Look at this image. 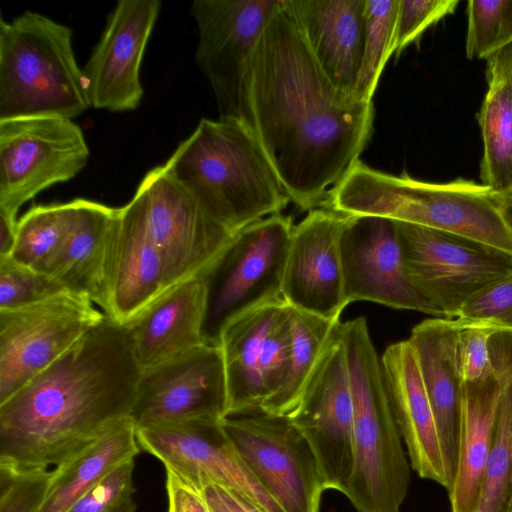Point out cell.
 <instances>
[{
	"mask_svg": "<svg viewBox=\"0 0 512 512\" xmlns=\"http://www.w3.org/2000/svg\"><path fill=\"white\" fill-rule=\"evenodd\" d=\"M167 512H211L201 491L190 485L174 471L165 468Z\"/></svg>",
	"mask_w": 512,
	"mask_h": 512,
	"instance_id": "cell-41",
	"label": "cell"
},
{
	"mask_svg": "<svg viewBox=\"0 0 512 512\" xmlns=\"http://www.w3.org/2000/svg\"><path fill=\"white\" fill-rule=\"evenodd\" d=\"M405 272L447 319L488 285L512 274V255L460 235L393 221Z\"/></svg>",
	"mask_w": 512,
	"mask_h": 512,
	"instance_id": "cell-9",
	"label": "cell"
},
{
	"mask_svg": "<svg viewBox=\"0 0 512 512\" xmlns=\"http://www.w3.org/2000/svg\"><path fill=\"white\" fill-rule=\"evenodd\" d=\"M72 201L74 211L68 233L47 274L69 292L100 307L107 250L119 208L84 198Z\"/></svg>",
	"mask_w": 512,
	"mask_h": 512,
	"instance_id": "cell-26",
	"label": "cell"
},
{
	"mask_svg": "<svg viewBox=\"0 0 512 512\" xmlns=\"http://www.w3.org/2000/svg\"><path fill=\"white\" fill-rule=\"evenodd\" d=\"M381 366L391 407L409 454L410 465L423 479L448 492V480L433 411L414 350L408 340L389 345Z\"/></svg>",
	"mask_w": 512,
	"mask_h": 512,
	"instance_id": "cell-23",
	"label": "cell"
},
{
	"mask_svg": "<svg viewBox=\"0 0 512 512\" xmlns=\"http://www.w3.org/2000/svg\"><path fill=\"white\" fill-rule=\"evenodd\" d=\"M323 206L344 215L381 217L460 235L512 255V231L493 191L471 180L427 182L358 160Z\"/></svg>",
	"mask_w": 512,
	"mask_h": 512,
	"instance_id": "cell-4",
	"label": "cell"
},
{
	"mask_svg": "<svg viewBox=\"0 0 512 512\" xmlns=\"http://www.w3.org/2000/svg\"><path fill=\"white\" fill-rule=\"evenodd\" d=\"M399 0H366L362 58L355 86L361 101H373L382 71L394 54Z\"/></svg>",
	"mask_w": 512,
	"mask_h": 512,
	"instance_id": "cell-33",
	"label": "cell"
},
{
	"mask_svg": "<svg viewBox=\"0 0 512 512\" xmlns=\"http://www.w3.org/2000/svg\"><path fill=\"white\" fill-rule=\"evenodd\" d=\"M507 62L512 79V44L501 50Z\"/></svg>",
	"mask_w": 512,
	"mask_h": 512,
	"instance_id": "cell-45",
	"label": "cell"
},
{
	"mask_svg": "<svg viewBox=\"0 0 512 512\" xmlns=\"http://www.w3.org/2000/svg\"><path fill=\"white\" fill-rule=\"evenodd\" d=\"M282 7L329 80L355 95L366 0H282Z\"/></svg>",
	"mask_w": 512,
	"mask_h": 512,
	"instance_id": "cell-25",
	"label": "cell"
},
{
	"mask_svg": "<svg viewBox=\"0 0 512 512\" xmlns=\"http://www.w3.org/2000/svg\"><path fill=\"white\" fill-rule=\"evenodd\" d=\"M508 512H512V479H511V490H510V500H509Z\"/></svg>",
	"mask_w": 512,
	"mask_h": 512,
	"instance_id": "cell-46",
	"label": "cell"
},
{
	"mask_svg": "<svg viewBox=\"0 0 512 512\" xmlns=\"http://www.w3.org/2000/svg\"><path fill=\"white\" fill-rule=\"evenodd\" d=\"M341 252L348 305L370 301L440 317L405 272L392 220L349 216L341 239Z\"/></svg>",
	"mask_w": 512,
	"mask_h": 512,
	"instance_id": "cell-20",
	"label": "cell"
},
{
	"mask_svg": "<svg viewBox=\"0 0 512 512\" xmlns=\"http://www.w3.org/2000/svg\"><path fill=\"white\" fill-rule=\"evenodd\" d=\"M175 285L138 203L131 198L119 208L107 250L101 310L125 325Z\"/></svg>",
	"mask_w": 512,
	"mask_h": 512,
	"instance_id": "cell-21",
	"label": "cell"
},
{
	"mask_svg": "<svg viewBox=\"0 0 512 512\" xmlns=\"http://www.w3.org/2000/svg\"><path fill=\"white\" fill-rule=\"evenodd\" d=\"M164 166L234 233L281 213L291 201L254 131L238 121L202 118Z\"/></svg>",
	"mask_w": 512,
	"mask_h": 512,
	"instance_id": "cell-3",
	"label": "cell"
},
{
	"mask_svg": "<svg viewBox=\"0 0 512 512\" xmlns=\"http://www.w3.org/2000/svg\"><path fill=\"white\" fill-rule=\"evenodd\" d=\"M502 384L498 373L462 387L458 462L448 492L452 512H476L483 470L496 434Z\"/></svg>",
	"mask_w": 512,
	"mask_h": 512,
	"instance_id": "cell-27",
	"label": "cell"
},
{
	"mask_svg": "<svg viewBox=\"0 0 512 512\" xmlns=\"http://www.w3.org/2000/svg\"><path fill=\"white\" fill-rule=\"evenodd\" d=\"M466 56L487 60L512 44V0H470Z\"/></svg>",
	"mask_w": 512,
	"mask_h": 512,
	"instance_id": "cell-34",
	"label": "cell"
},
{
	"mask_svg": "<svg viewBox=\"0 0 512 512\" xmlns=\"http://www.w3.org/2000/svg\"><path fill=\"white\" fill-rule=\"evenodd\" d=\"M460 330L454 319L429 318L417 324L407 339L414 350L433 411L451 489L458 462L463 387L457 359Z\"/></svg>",
	"mask_w": 512,
	"mask_h": 512,
	"instance_id": "cell-24",
	"label": "cell"
},
{
	"mask_svg": "<svg viewBox=\"0 0 512 512\" xmlns=\"http://www.w3.org/2000/svg\"><path fill=\"white\" fill-rule=\"evenodd\" d=\"M291 308L292 344L287 373L282 386L262 411L289 416L300 400L304 387L330 341L340 320H330Z\"/></svg>",
	"mask_w": 512,
	"mask_h": 512,
	"instance_id": "cell-31",
	"label": "cell"
},
{
	"mask_svg": "<svg viewBox=\"0 0 512 512\" xmlns=\"http://www.w3.org/2000/svg\"><path fill=\"white\" fill-rule=\"evenodd\" d=\"M493 194L504 221L512 231V190Z\"/></svg>",
	"mask_w": 512,
	"mask_h": 512,
	"instance_id": "cell-44",
	"label": "cell"
},
{
	"mask_svg": "<svg viewBox=\"0 0 512 512\" xmlns=\"http://www.w3.org/2000/svg\"><path fill=\"white\" fill-rule=\"evenodd\" d=\"M487 91L477 115L483 140L482 184L512 190V79L502 51L487 60Z\"/></svg>",
	"mask_w": 512,
	"mask_h": 512,
	"instance_id": "cell-29",
	"label": "cell"
},
{
	"mask_svg": "<svg viewBox=\"0 0 512 512\" xmlns=\"http://www.w3.org/2000/svg\"><path fill=\"white\" fill-rule=\"evenodd\" d=\"M135 458L109 472L79 498L67 512H136L133 481Z\"/></svg>",
	"mask_w": 512,
	"mask_h": 512,
	"instance_id": "cell-38",
	"label": "cell"
},
{
	"mask_svg": "<svg viewBox=\"0 0 512 512\" xmlns=\"http://www.w3.org/2000/svg\"><path fill=\"white\" fill-rule=\"evenodd\" d=\"M496 330L466 326L458 334L457 359L463 384L484 380L495 374L490 339Z\"/></svg>",
	"mask_w": 512,
	"mask_h": 512,
	"instance_id": "cell-40",
	"label": "cell"
},
{
	"mask_svg": "<svg viewBox=\"0 0 512 512\" xmlns=\"http://www.w3.org/2000/svg\"><path fill=\"white\" fill-rule=\"evenodd\" d=\"M132 198L175 284L206 275L237 234L211 217L164 165L145 174Z\"/></svg>",
	"mask_w": 512,
	"mask_h": 512,
	"instance_id": "cell-13",
	"label": "cell"
},
{
	"mask_svg": "<svg viewBox=\"0 0 512 512\" xmlns=\"http://www.w3.org/2000/svg\"><path fill=\"white\" fill-rule=\"evenodd\" d=\"M69 292L49 274L0 257V310L34 305Z\"/></svg>",
	"mask_w": 512,
	"mask_h": 512,
	"instance_id": "cell-35",
	"label": "cell"
},
{
	"mask_svg": "<svg viewBox=\"0 0 512 512\" xmlns=\"http://www.w3.org/2000/svg\"><path fill=\"white\" fill-rule=\"evenodd\" d=\"M339 326L288 417L309 444L325 490L345 494L354 468L353 399Z\"/></svg>",
	"mask_w": 512,
	"mask_h": 512,
	"instance_id": "cell-14",
	"label": "cell"
},
{
	"mask_svg": "<svg viewBox=\"0 0 512 512\" xmlns=\"http://www.w3.org/2000/svg\"><path fill=\"white\" fill-rule=\"evenodd\" d=\"M158 0H120L83 67L91 106L111 112L135 110L143 97L140 67L158 18Z\"/></svg>",
	"mask_w": 512,
	"mask_h": 512,
	"instance_id": "cell-19",
	"label": "cell"
},
{
	"mask_svg": "<svg viewBox=\"0 0 512 512\" xmlns=\"http://www.w3.org/2000/svg\"><path fill=\"white\" fill-rule=\"evenodd\" d=\"M282 0H195V61L214 93L219 118L253 130L250 82L259 40Z\"/></svg>",
	"mask_w": 512,
	"mask_h": 512,
	"instance_id": "cell-7",
	"label": "cell"
},
{
	"mask_svg": "<svg viewBox=\"0 0 512 512\" xmlns=\"http://www.w3.org/2000/svg\"><path fill=\"white\" fill-rule=\"evenodd\" d=\"M136 438L141 450L199 491L215 483L242 494L268 512H286L248 469L221 420L136 427Z\"/></svg>",
	"mask_w": 512,
	"mask_h": 512,
	"instance_id": "cell-16",
	"label": "cell"
},
{
	"mask_svg": "<svg viewBox=\"0 0 512 512\" xmlns=\"http://www.w3.org/2000/svg\"><path fill=\"white\" fill-rule=\"evenodd\" d=\"M73 31L38 12L0 20V120L73 119L90 106Z\"/></svg>",
	"mask_w": 512,
	"mask_h": 512,
	"instance_id": "cell-6",
	"label": "cell"
},
{
	"mask_svg": "<svg viewBox=\"0 0 512 512\" xmlns=\"http://www.w3.org/2000/svg\"><path fill=\"white\" fill-rule=\"evenodd\" d=\"M53 470L0 462V512H40Z\"/></svg>",
	"mask_w": 512,
	"mask_h": 512,
	"instance_id": "cell-36",
	"label": "cell"
},
{
	"mask_svg": "<svg viewBox=\"0 0 512 512\" xmlns=\"http://www.w3.org/2000/svg\"><path fill=\"white\" fill-rule=\"evenodd\" d=\"M106 315L88 298L65 292L0 310V404L69 351Z\"/></svg>",
	"mask_w": 512,
	"mask_h": 512,
	"instance_id": "cell-12",
	"label": "cell"
},
{
	"mask_svg": "<svg viewBox=\"0 0 512 512\" xmlns=\"http://www.w3.org/2000/svg\"><path fill=\"white\" fill-rule=\"evenodd\" d=\"M291 344V308L283 300L258 307L223 328L218 346L226 376L227 415L262 410L282 386Z\"/></svg>",
	"mask_w": 512,
	"mask_h": 512,
	"instance_id": "cell-15",
	"label": "cell"
},
{
	"mask_svg": "<svg viewBox=\"0 0 512 512\" xmlns=\"http://www.w3.org/2000/svg\"><path fill=\"white\" fill-rule=\"evenodd\" d=\"M227 404L222 353L207 343L141 371L131 418L136 427L222 420Z\"/></svg>",
	"mask_w": 512,
	"mask_h": 512,
	"instance_id": "cell-17",
	"label": "cell"
},
{
	"mask_svg": "<svg viewBox=\"0 0 512 512\" xmlns=\"http://www.w3.org/2000/svg\"><path fill=\"white\" fill-rule=\"evenodd\" d=\"M73 211L72 200L30 208L18 219L8 256L20 265L47 274L68 233Z\"/></svg>",
	"mask_w": 512,
	"mask_h": 512,
	"instance_id": "cell-32",
	"label": "cell"
},
{
	"mask_svg": "<svg viewBox=\"0 0 512 512\" xmlns=\"http://www.w3.org/2000/svg\"><path fill=\"white\" fill-rule=\"evenodd\" d=\"M141 369L107 316L0 404V462L58 466L131 417Z\"/></svg>",
	"mask_w": 512,
	"mask_h": 512,
	"instance_id": "cell-2",
	"label": "cell"
},
{
	"mask_svg": "<svg viewBox=\"0 0 512 512\" xmlns=\"http://www.w3.org/2000/svg\"><path fill=\"white\" fill-rule=\"evenodd\" d=\"M459 0H399L394 54L398 57L423 32L453 14Z\"/></svg>",
	"mask_w": 512,
	"mask_h": 512,
	"instance_id": "cell-39",
	"label": "cell"
},
{
	"mask_svg": "<svg viewBox=\"0 0 512 512\" xmlns=\"http://www.w3.org/2000/svg\"><path fill=\"white\" fill-rule=\"evenodd\" d=\"M490 349L502 390L496 434L483 470L476 512H508L512 479V332L496 331Z\"/></svg>",
	"mask_w": 512,
	"mask_h": 512,
	"instance_id": "cell-30",
	"label": "cell"
},
{
	"mask_svg": "<svg viewBox=\"0 0 512 512\" xmlns=\"http://www.w3.org/2000/svg\"><path fill=\"white\" fill-rule=\"evenodd\" d=\"M18 219L0 212V257L8 256L12 250Z\"/></svg>",
	"mask_w": 512,
	"mask_h": 512,
	"instance_id": "cell-43",
	"label": "cell"
},
{
	"mask_svg": "<svg viewBox=\"0 0 512 512\" xmlns=\"http://www.w3.org/2000/svg\"><path fill=\"white\" fill-rule=\"evenodd\" d=\"M201 493L211 512H268L242 494L215 483L204 485Z\"/></svg>",
	"mask_w": 512,
	"mask_h": 512,
	"instance_id": "cell-42",
	"label": "cell"
},
{
	"mask_svg": "<svg viewBox=\"0 0 512 512\" xmlns=\"http://www.w3.org/2000/svg\"><path fill=\"white\" fill-rule=\"evenodd\" d=\"M140 451L136 425L129 417L56 466L40 512H67L103 477Z\"/></svg>",
	"mask_w": 512,
	"mask_h": 512,
	"instance_id": "cell-28",
	"label": "cell"
},
{
	"mask_svg": "<svg viewBox=\"0 0 512 512\" xmlns=\"http://www.w3.org/2000/svg\"><path fill=\"white\" fill-rule=\"evenodd\" d=\"M89 155L83 131L73 119L0 120V212L17 217L37 194L74 178Z\"/></svg>",
	"mask_w": 512,
	"mask_h": 512,
	"instance_id": "cell-11",
	"label": "cell"
},
{
	"mask_svg": "<svg viewBox=\"0 0 512 512\" xmlns=\"http://www.w3.org/2000/svg\"><path fill=\"white\" fill-rule=\"evenodd\" d=\"M456 324L512 332V274L472 296L454 318Z\"/></svg>",
	"mask_w": 512,
	"mask_h": 512,
	"instance_id": "cell-37",
	"label": "cell"
},
{
	"mask_svg": "<svg viewBox=\"0 0 512 512\" xmlns=\"http://www.w3.org/2000/svg\"><path fill=\"white\" fill-rule=\"evenodd\" d=\"M250 107L284 190L308 212L324 205L373 135V101L329 80L282 4L255 51Z\"/></svg>",
	"mask_w": 512,
	"mask_h": 512,
	"instance_id": "cell-1",
	"label": "cell"
},
{
	"mask_svg": "<svg viewBox=\"0 0 512 512\" xmlns=\"http://www.w3.org/2000/svg\"><path fill=\"white\" fill-rule=\"evenodd\" d=\"M349 216L325 207L309 211L294 225L281 296L290 307L340 320L345 298L341 239Z\"/></svg>",
	"mask_w": 512,
	"mask_h": 512,
	"instance_id": "cell-18",
	"label": "cell"
},
{
	"mask_svg": "<svg viewBox=\"0 0 512 512\" xmlns=\"http://www.w3.org/2000/svg\"><path fill=\"white\" fill-rule=\"evenodd\" d=\"M339 330L353 399L354 468L344 495L358 512H399L409 488L410 464L381 358L364 317L341 322Z\"/></svg>",
	"mask_w": 512,
	"mask_h": 512,
	"instance_id": "cell-5",
	"label": "cell"
},
{
	"mask_svg": "<svg viewBox=\"0 0 512 512\" xmlns=\"http://www.w3.org/2000/svg\"><path fill=\"white\" fill-rule=\"evenodd\" d=\"M221 424L253 476L286 512H320V470L288 416L251 410L227 415Z\"/></svg>",
	"mask_w": 512,
	"mask_h": 512,
	"instance_id": "cell-10",
	"label": "cell"
},
{
	"mask_svg": "<svg viewBox=\"0 0 512 512\" xmlns=\"http://www.w3.org/2000/svg\"><path fill=\"white\" fill-rule=\"evenodd\" d=\"M289 215L274 214L239 231L204 275L207 342L218 346L223 328L265 304L283 300L282 280L293 230Z\"/></svg>",
	"mask_w": 512,
	"mask_h": 512,
	"instance_id": "cell-8",
	"label": "cell"
},
{
	"mask_svg": "<svg viewBox=\"0 0 512 512\" xmlns=\"http://www.w3.org/2000/svg\"><path fill=\"white\" fill-rule=\"evenodd\" d=\"M205 276L170 288L124 325L133 357L141 371L207 344Z\"/></svg>",
	"mask_w": 512,
	"mask_h": 512,
	"instance_id": "cell-22",
	"label": "cell"
}]
</instances>
